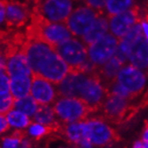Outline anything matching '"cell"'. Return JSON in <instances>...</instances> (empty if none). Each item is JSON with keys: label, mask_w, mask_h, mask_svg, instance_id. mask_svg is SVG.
<instances>
[{"label": "cell", "mask_w": 148, "mask_h": 148, "mask_svg": "<svg viewBox=\"0 0 148 148\" xmlns=\"http://www.w3.org/2000/svg\"><path fill=\"white\" fill-rule=\"evenodd\" d=\"M15 99L12 97L11 93L0 95V114L7 115L14 107Z\"/></svg>", "instance_id": "25"}, {"label": "cell", "mask_w": 148, "mask_h": 148, "mask_svg": "<svg viewBox=\"0 0 148 148\" xmlns=\"http://www.w3.org/2000/svg\"><path fill=\"white\" fill-rule=\"evenodd\" d=\"M123 66L124 64L121 60L114 56L103 65L97 68V72L105 88H107L110 84L116 80L119 71Z\"/></svg>", "instance_id": "17"}, {"label": "cell", "mask_w": 148, "mask_h": 148, "mask_svg": "<svg viewBox=\"0 0 148 148\" xmlns=\"http://www.w3.org/2000/svg\"><path fill=\"white\" fill-rule=\"evenodd\" d=\"M101 14L103 13L87 5L79 6L71 12L64 23L73 36L81 38L87 33Z\"/></svg>", "instance_id": "5"}, {"label": "cell", "mask_w": 148, "mask_h": 148, "mask_svg": "<svg viewBox=\"0 0 148 148\" xmlns=\"http://www.w3.org/2000/svg\"><path fill=\"white\" fill-rule=\"evenodd\" d=\"M29 5L20 0H7L5 23L8 29H19L30 19Z\"/></svg>", "instance_id": "11"}, {"label": "cell", "mask_w": 148, "mask_h": 148, "mask_svg": "<svg viewBox=\"0 0 148 148\" xmlns=\"http://www.w3.org/2000/svg\"><path fill=\"white\" fill-rule=\"evenodd\" d=\"M10 93V76L7 69H0V95Z\"/></svg>", "instance_id": "27"}, {"label": "cell", "mask_w": 148, "mask_h": 148, "mask_svg": "<svg viewBox=\"0 0 148 148\" xmlns=\"http://www.w3.org/2000/svg\"><path fill=\"white\" fill-rule=\"evenodd\" d=\"M18 148H30V142L28 140H23L22 143H21L20 147Z\"/></svg>", "instance_id": "34"}, {"label": "cell", "mask_w": 148, "mask_h": 148, "mask_svg": "<svg viewBox=\"0 0 148 148\" xmlns=\"http://www.w3.org/2000/svg\"><path fill=\"white\" fill-rule=\"evenodd\" d=\"M56 52L70 67V71L76 70L88 57V47L78 38H70L54 47Z\"/></svg>", "instance_id": "7"}, {"label": "cell", "mask_w": 148, "mask_h": 148, "mask_svg": "<svg viewBox=\"0 0 148 148\" xmlns=\"http://www.w3.org/2000/svg\"><path fill=\"white\" fill-rule=\"evenodd\" d=\"M116 81L125 88L134 97L139 95L145 88L146 77L141 70L131 64L124 65L118 73Z\"/></svg>", "instance_id": "8"}, {"label": "cell", "mask_w": 148, "mask_h": 148, "mask_svg": "<svg viewBox=\"0 0 148 148\" xmlns=\"http://www.w3.org/2000/svg\"><path fill=\"white\" fill-rule=\"evenodd\" d=\"M30 95L40 105L54 103L59 97L57 90L53 86V83L35 74H32Z\"/></svg>", "instance_id": "10"}, {"label": "cell", "mask_w": 148, "mask_h": 148, "mask_svg": "<svg viewBox=\"0 0 148 148\" xmlns=\"http://www.w3.org/2000/svg\"><path fill=\"white\" fill-rule=\"evenodd\" d=\"M129 62L139 70L148 69V41L144 33L131 45L129 52Z\"/></svg>", "instance_id": "14"}, {"label": "cell", "mask_w": 148, "mask_h": 148, "mask_svg": "<svg viewBox=\"0 0 148 148\" xmlns=\"http://www.w3.org/2000/svg\"><path fill=\"white\" fill-rule=\"evenodd\" d=\"M25 35L27 39L44 42L53 48L73 36L64 23H51L32 11Z\"/></svg>", "instance_id": "2"}, {"label": "cell", "mask_w": 148, "mask_h": 148, "mask_svg": "<svg viewBox=\"0 0 148 148\" xmlns=\"http://www.w3.org/2000/svg\"><path fill=\"white\" fill-rule=\"evenodd\" d=\"M56 132L55 130L51 128V127L41 125L39 123L32 124L29 129V134L34 136L36 139H40L42 136H44L47 134Z\"/></svg>", "instance_id": "26"}, {"label": "cell", "mask_w": 148, "mask_h": 148, "mask_svg": "<svg viewBox=\"0 0 148 148\" xmlns=\"http://www.w3.org/2000/svg\"><path fill=\"white\" fill-rule=\"evenodd\" d=\"M31 79L32 76L29 75L10 77V92L15 100L29 96L31 88Z\"/></svg>", "instance_id": "18"}, {"label": "cell", "mask_w": 148, "mask_h": 148, "mask_svg": "<svg viewBox=\"0 0 148 148\" xmlns=\"http://www.w3.org/2000/svg\"><path fill=\"white\" fill-rule=\"evenodd\" d=\"M34 120L44 126L51 127L56 132L62 130V125L56 120V112L53 107L49 105H38V110L34 114Z\"/></svg>", "instance_id": "19"}, {"label": "cell", "mask_w": 148, "mask_h": 148, "mask_svg": "<svg viewBox=\"0 0 148 148\" xmlns=\"http://www.w3.org/2000/svg\"><path fill=\"white\" fill-rule=\"evenodd\" d=\"M106 90H107V94L113 95V96L119 97H122L126 99H132L135 97L131 93H130L116 80L112 82V84H110L106 88Z\"/></svg>", "instance_id": "24"}, {"label": "cell", "mask_w": 148, "mask_h": 148, "mask_svg": "<svg viewBox=\"0 0 148 148\" xmlns=\"http://www.w3.org/2000/svg\"><path fill=\"white\" fill-rule=\"evenodd\" d=\"M6 119L10 126L15 127V128H26L31 123V121L28 115L17 110H12L11 112H9L6 115Z\"/></svg>", "instance_id": "23"}, {"label": "cell", "mask_w": 148, "mask_h": 148, "mask_svg": "<svg viewBox=\"0 0 148 148\" xmlns=\"http://www.w3.org/2000/svg\"><path fill=\"white\" fill-rule=\"evenodd\" d=\"M38 103L37 101L31 97V96H27L23 98L17 99L14 102V108L17 111H20L26 115H28L29 117L33 116L38 110Z\"/></svg>", "instance_id": "22"}, {"label": "cell", "mask_w": 148, "mask_h": 148, "mask_svg": "<svg viewBox=\"0 0 148 148\" xmlns=\"http://www.w3.org/2000/svg\"><path fill=\"white\" fill-rule=\"evenodd\" d=\"M23 53L32 74L58 85L70 72V67L49 45L38 40L27 39Z\"/></svg>", "instance_id": "1"}, {"label": "cell", "mask_w": 148, "mask_h": 148, "mask_svg": "<svg viewBox=\"0 0 148 148\" xmlns=\"http://www.w3.org/2000/svg\"><path fill=\"white\" fill-rule=\"evenodd\" d=\"M74 0H33L32 12L51 23H65L72 12Z\"/></svg>", "instance_id": "4"}, {"label": "cell", "mask_w": 148, "mask_h": 148, "mask_svg": "<svg viewBox=\"0 0 148 148\" xmlns=\"http://www.w3.org/2000/svg\"><path fill=\"white\" fill-rule=\"evenodd\" d=\"M6 69L10 77L18 75L32 76V71L28 63L23 50L17 51L5 58Z\"/></svg>", "instance_id": "15"}, {"label": "cell", "mask_w": 148, "mask_h": 148, "mask_svg": "<svg viewBox=\"0 0 148 148\" xmlns=\"http://www.w3.org/2000/svg\"><path fill=\"white\" fill-rule=\"evenodd\" d=\"M108 20L110 32L121 39L136 23L140 22L139 10L136 6H132L123 13L108 17Z\"/></svg>", "instance_id": "9"}, {"label": "cell", "mask_w": 148, "mask_h": 148, "mask_svg": "<svg viewBox=\"0 0 148 148\" xmlns=\"http://www.w3.org/2000/svg\"><path fill=\"white\" fill-rule=\"evenodd\" d=\"M133 5V0H107L104 14L111 17L129 10Z\"/></svg>", "instance_id": "21"}, {"label": "cell", "mask_w": 148, "mask_h": 148, "mask_svg": "<svg viewBox=\"0 0 148 148\" xmlns=\"http://www.w3.org/2000/svg\"><path fill=\"white\" fill-rule=\"evenodd\" d=\"M78 145H79V146L81 148H92L93 147V144L91 143V141L88 138V137L83 138Z\"/></svg>", "instance_id": "33"}, {"label": "cell", "mask_w": 148, "mask_h": 148, "mask_svg": "<svg viewBox=\"0 0 148 148\" xmlns=\"http://www.w3.org/2000/svg\"><path fill=\"white\" fill-rule=\"evenodd\" d=\"M6 4L7 0H0V24H2L5 22Z\"/></svg>", "instance_id": "31"}, {"label": "cell", "mask_w": 148, "mask_h": 148, "mask_svg": "<svg viewBox=\"0 0 148 148\" xmlns=\"http://www.w3.org/2000/svg\"><path fill=\"white\" fill-rule=\"evenodd\" d=\"M73 148H78V147H73Z\"/></svg>", "instance_id": "36"}, {"label": "cell", "mask_w": 148, "mask_h": 148, "mask_svg": "<svg viewBox=\"0 0 148 148\" xmlns=\"http://www.w3.org/2000/svg\"><path fill=\"white\" fill-rule=\"evenodd\" d=\"M22 141H23L22 139L11 135L4 140L3 148H18L19 145L22 143Z\"/></svg>", "instance_id": "29"}, {"label": "cell", "mask_w": 148, "mask_h": 148, "mask_svg": "<svg viewBox=\"0 0 148 148\" xmlns=\"http://www.w3.org/2000/svg\"><path fill=\"white\" fill-rule=\"evenodd\" d=\"M87 137L95 145L103 146L115 139V132L100 119H91L86 121Z\"/></svg>", "instance_id": "12"}, {"label": "cell", "mask_w": 148, "mask_h": 148, "mask_svg": "<svg viewBox=\"0 0 148 148\" xmlns=\"http://www.w3.org/2000/svg\"><path fill=\"white\" fill-rule=\"evenodd\" d=\"M109 20L107 15L103 14H101L95 23L91 26V28L87 31L85 35H83L80 38V40L86 45L87 47H88L90 45L97 41L99 38H101L103 36H104L106 33L109 32Z\"/></svg>", "instance_id": "16"}, {"label": "cell", "mask_w": 148, "mask_h": 148, "mask_svg": "<svg viewBox=\"0 0 148 148\" xmlns=\"http://www.w3.org/2000/svg\"><path fill=\"white\" fill-rule=\"evenodd\" d=\"M142 143H143L145 148H148V123L145 127V130H144V132H143Z\"/></svg>", "instance_id": "32"}, {"label": "cell", "mask_w": 148, "mask_h": 148, "mask_svg": "<svg viewBox=\"0 0 148 148\" xmlns=\"http://www.w3.org/2000/svg\"><path fill=\"white\" fill-rule=\"evenodd\" d=\"M103 110L105 117L111 121H121L125 119L130 112V99H126L107 94L103 103Z\"/></svg>", "instance_id": "13"}, {"label": "cell", "mask_w": 148, "mask_h": 148, "mask_svg": "<svg viewBox=\"0 0 148 148\" xmlns=\"http://www.w3.org/2000/svg\"><path fill=\"white\" fill-rule=\"evenodd\" d=\"M10 128V124L6 119V115L0 114V134L7 131Z\"/></svg>", "instance_id": "30"}, {"label": "cell", "mask_w": 148, "mask_h": 148, "mask_svg": "<svg viewBox=\"0 0 148 148\" xmlns=\"http://www.w3.org/2000/svg\"><path fill=\"white\" fill-rule=\"evenodd\" d=\"M120 39L108 32L88 47V57L95 65L100 67L114 56Z\"/></svg>", "instance_id": "6"}, {"label": "cell", "mask_w": 148, "mask_h": 148, "mask_svg": "<svg viewBox=\"0 0 148 148\" xmlns=\"http://www.w3.org/2000/svg\"><path fill=\"white\" fill-rule=\"evenodd\" d=\"M66 136L67 138L75 143L79 144L83 138L87 137V125L86 121H77L66 125L64 128H62V130Z\"/></svg>", "instance_id": "20"}, {"label": "cell", "mask_w": 148, "mask_h": 148, "mask_svg": "<svg viewBox=\"0 0 148 148\" xmlns=\"http://www.w3.org/2000/svg\"><path fill=\"white\" fill-rule=\"evenodd\" d=\"M54 104L56 115L63 123L83 121L92 112L85 102L76 97H61Z\"/></svg>", "instance_id": "3"}, {"label": "cell", "mask_w": 148, "mask_h": 148, "mask_svg": "<svg viewBox=\"0 0 148 148\" xmlns=\"http://www.w3.org/2000/svg\"><path fill=\"white\" fill-rule=\"evenodd\" d=\"M133 148H145V147H144V145H143L142 141H136L134 144Z\"/></svg>", "instance_id": "35"}, {"label": "cell", "mask_w": 148, "mask_h": 148, "mask_svg": "<svg viewBox=\"0 0 148 148\" xmlns=\"http://www.w3.org/2000/svg\"><path fill=\"white\" fill-rule=\"evenodd\" d=\"M82 1L87 6L104 13V7L107 0H82Z\"/></svg>", "instance_id": "28"}]
</instances>
